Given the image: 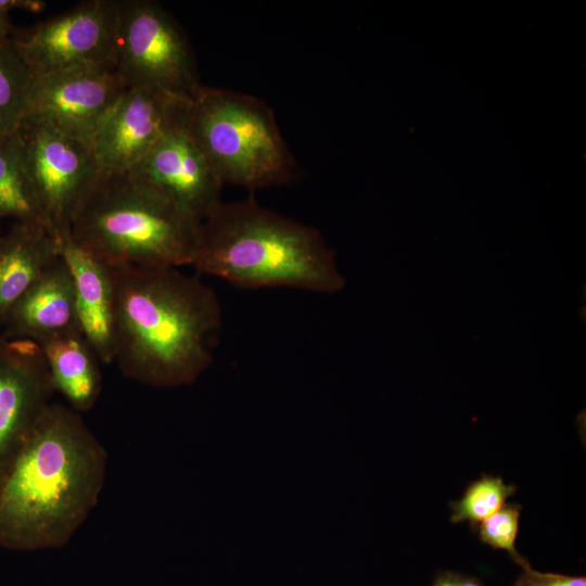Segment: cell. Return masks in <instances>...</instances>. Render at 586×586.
<instances>
[{"label": "cell", "mask_w": 586, "mask_h": 586, "mask_svg": "<svg viewBox=\"0 0 586 586\" xmlns=\"http://www.w3.org/2000/svg\"><path fill=\"white\" fill-rule=\"evenodd\" d=\"M0 217L12 218L14 222L41 225L49 229L9 136H0Z\"/></svg>", "instance_id": "e0dca14e"}, {"label": "cell", "mask_w": 586, "mask_h": 586, "mask_svg": "<svg viewBox=\"0 0 586 586\" xmlns=\"http://www.w3.org/2000/svg\"><path fill=\"white\" fill-rule=\"evenodd\" d=\"M75 286L81 334L103 364L114 361V295L110 266L68 237L61 243Z\"/></svg>", "instance_id": "5bb4252c"}, {"label": "cell", "mask_w": 586, "mask_h": 586, "mask_svg": "<svg viewBox=\"0 0 586 586\" xmlns=\"http://www.w3.org/2000/svg\"><path fill=\"white\" fill-rule=\"evenodd\" d=\"M41 347L0 335V481L53 394Z\"/></svg>", "instance_id": "30bf717a"}, {"label": "cell", "mask_w": 586, "mask_h": 586, "mask_svg": "<svg viewBox=\"0 0 586 586\" xmlns=\"http://www.w3.org/2000/svg\"><path fill=\"white\" fill-rule=\"evenodd\" d=\"M202 220L131 170L100 168L68 238L107 266H192ZM67 238V237H66Z\"/></svg>", "instance_id": "277c9868"}, {"label": "cell", "mask_w": 586, "mask_h": 586, "mask_svg": "<svg viewBox=\"0 0 586 586\" xmlns=\"http://www.w3.org/2000/svg\"><path fill=\"white\" fill-rule=\"evenodd\" d=\"M431 586H485L479 578L459 572H440Z\"/></svg>", "instance_id": "7402d4cb"}, {"label": "cell", "mask_w": 586, "mask_h": 586, "mask_svg": "<svg viewBox=\"0 0 586 586\" xmlns=\"http://www.w3.org/2000/svg\"><path fill=\"white\" fill-rule=\"evenodd\" d=\"M53 391L76 412L89 411L102 391L98 357L82 334H71L41 345Z\"/></svg>", "instance_id": "2e32d148"}, {"label": "cell", "mask_w": 586, "mask_h": 586, "mask_svg": "<svg viewBox=\"0 0 586 586\" xmlns=\"http://www.w3.org/2000/svg\"><path fill=\"white\" fill-rule=\"evenodd\" d=\"M114 295V361L154 387L188 385L213 362L221 326L215 291L175 267L110 266Z\"/></svg>", "instance_id": "7a4b0ae2"}, {"label": "cell", "mask_w": 586, "mask_h": 586, "mask_svg": "<svg viewBox=\"0 0 586 586\" xmlns=\"http://www.w3.org/2000/svg\"><path fill=\"white\" fill-rule=\"evenodd\" d=\"M48 3L43 0H0V12L9 14L12 10H23L31 13L42 12Z\"/></svg>", "instance_id": "603a6c76"}, {"label": "cell", "mask_w": 586, "mask_h": 586, "mask_svg": "<svg viewBox=\"0 0 586 586\" xmlns=\"http://www.w3.org/2000/svg\"><path fill=\"white\" fill-rule=\"evenodd\" d=\"M517 491L500 476L482 474L471 482L460 499L450 501L453 523L468 522L471 527L497 512Z\"/></svg>", "instance_id": "d6986e66"}, {"label": "cell", "mask_w": 586, "mask_h": 586, "mask_svg": "<svg viewBox=\"0 0 586 586\" xmlns=\"http://www.w3.org/2000/svg\"><path fill=\"white\" fill-rule=\"evenodd\" d=\"M13 38V26L8 14L0 12V43L9 42Z\"/></svg>", "instance_id": "cb8c5ba5"}, {"label": "cell", "mask_w": 586, "mask_h": 586, "mask_svg": "<svg viewBox=\"0 0 586 586\" xmlns=\"http://www.w3.org/2000/svg\"><path fill=\"white\" fill-rule=\"evenodd\" d=\"M34 79L13 40L0 43V135L9 136L22 120Z\"/></svg>", "instance_id": "ac0fdd59"}, {"label": "cell", "mask_w": 586, "mask_h": 586, "mask_svg": "<svg viewBox=\"0 0 586 586\" xmlns=\"http://www.w3.org/2000/svg\"><path fill=\"white\" fill-rule=\"evenodd\" d=\"M61 241L48 228L14 222L0 238V326L40 275L61 255Z\"/></svg>", "instance_id": "9a60e30c"}, {"label": "cell", "mask_w": 586, "mask_h": 586, "mask_svg": "<svg viewBox=\"0 0 586 586\" xmlns=\"http://www.w3.org/2000/svg\"><path fill=\"white\" fill-rule=\"evenodd\" d=\"M52 234L63 241L100 166L92 145L23 118L9 135Z\"/></svg>", "instance_id": "52a82bcc"}, {"label": "cell", "mask_w": 586, "mask_h": 586, "mask_svg": "<svg viewBox=\"0 0 586 586\" xmlns=\"http://www.w3.org/2000/svg\"><path fill=\"white\" fill-rule=\"evenodd\" d=\"M107 453L78 412L49 404L0 481V547L65 546L99 502Z\"/></svg>", "instance_id": "6da1fadb"}, {"label": "cell", "mask_w": 586, "mask_h": 586, "mask_svg": "<svg viewBox=\"0 0 586 586\" xmlns=\"http://www.w3.org/2000/svg\"><path fill=\"white\" fill-rule=\"evenodd\" d=\"M118 0H87L13 36L35 76L81 68H114Z\"/></svg>", "instance_id": "ba28073f"}, {"label": "cell", "mask_w": 586, "mask_h": 586, "mask_svg": "<svg viewBox=\"0 0 586 586\" xmlns=\"http://www.w3.org/2000/svg\"><path fill=\"white\" fill-rule=\"evenodd\" d=\"M126 89L115 69L109 67L35 76L23 118L91 144Z\"/></svg>", "instance_id": "9c48e42d"}, {"label": "cell", "mask_w": 586, "mask_h": 586, "mask_svg": "<svg viewBox=\"0 0 586 586\" xmlns=\"http://www.w3.org/2000/svg\"><path fill=\"white\" fill-rule=\"evenodd\" d=\"M188 125L222 183L255 190L295 177L275 114L258 98L200 85L190 98Z\"/></svg>", "instance_id": "5b68a950"}, {"label": "cell", "mask_w": 586, "mask_h": 586, "mask_svg": "<svg viewBox=\"0 0 586 586\" xmlns=\"http://www.w3.org/2000/svg\"><path fill=\"white\" fill-rule=\"evenodd\" d=\"M1 219H2V218L0 217V220H1ZM1 237H2V234H1V232H0V238H1Z\"/></svg>", "instance_id": "d4e9b609"}, {"label": "cell", "mask_w": 586, "mask_h": 586, "mask_svg": "<svg viewBox=\"0 0 586 586\" xmlns=\"http://www.w3.org/2000/svg\"><path fill=\"white\" fill-rule=\"evenodd\" d=\"M114 69L127 88L149 87L191 98L201 85L183 29L154 0H118Z\"/></svg>", "instance_id": "8992f818"}, {"label": "cell", "mask_w": 586, "mask_h": 586, "mask_svg": "<svg viewBox=\"0 0 586 586\" xmlns=\"http://www.w3.org/2000/svg\"><path fill=\"white\" fill-rule=\"evenodd\" d=\"M523 572L512 586H586L585 576H572L560 573L539 572L531 564L522 568Z\"/></svg>", "instance_id": "44dd1931"}, {"label": "cell", "mask_w": 586, "mask_h": 586, "mask_svg": "<svg viewBox=\"0 0 586 586\" xmlns=\"http://www.w3.org/2000/svg\"><path fill=\"white\" fill-rule=\"evenodd\" d=\"M1 334L41 345L53 339L80 333L71 271L58 257L9 311Z\"/></svg>", "instance_id": "4fadbf2b"}, {"label": "cell", "mask_w": 586, "mask_h": 586, "mask_svg": "<svg viewBox=\"0 0 586 586\" xmlns=\"http://www.w3.org/2000/svg\"><path fill=\"white\" fill-rule=\"evenodd\" d=\"M521 510L519 504L505 505L472 530L483 544L493 549L506 550L517 564L525 568L530 562L515 548Z\"/></svg>", "instance_id": "ffe728a7"}, {"label": "cell", "mask_w": 586, "mask_h": 586, "mask_svg": "<svg viewBox=\"0 0 586 586\" xmlns=\"http://www.w3.org/2000/svg\"><path fill=\"white\" fill-rule=\"evenodd\" d=\"M1 136V135H0Z\"/></svg>", "instance_id": "484cf974"}, {"label": "cell", "mask_w": 586, "mask_h": 586, "mask_svg": "<svg viewBox=\"0 0 586 586\" xmlns=\"http://www.w3.org/2000/svg\"><path fill=\"white\" fill-rule=\"evenodd\" d=\"M192 266L242 289L336 293L335 253L314 227L262 206L253 195L218 203L202 220Z\"/></svg>", "instance_id": "3957f363"}, {"label": "cell", "mask_w": 586, "mask_h": 586, "mask_svg": "<svg viewBox=\"0 0 586 586\" xmlns=\"http://www.w3.org/2000/svg\"><path fill=\"white\" fill-rule=\"evenodd\" d=\"M190 105V102H189ZM189 105L131 169L203 220L221 202L220 181L188 125Z\"/></svg>", "instance_id": "7c38bea8"}, {"label": "cell", "mask_w": 586, "mask_h": 586, "mask_svg": "<svg viewBox=\"0 0 586 586\" xmlns=\"http://www.w3.org/2000/svg\"><path fill=\"white\" fill-rule=\"evenodd\" d=\"M189 102L190 98L155 88H127L92 140L99 166L117 170L133 168Z\"/></svg>", "instance_id": "8fae6325"}]
</instances>
